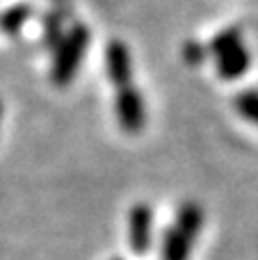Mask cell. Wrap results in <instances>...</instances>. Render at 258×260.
I'll use <instances>...</instances> for the list:
<instances>
[{"label":"cell","instance_id":"obj_14","mask_svg":"<svg viewBox=\"0 0 258 260\" xmlns=\"http://www.w3.org/2000/svg\"><path fill=\"white\" fill-rule=\"evenodd\" d=\"M0 117H3V103H0Z\"/></svg>","mask_w":258,"mask_h":260},{"label":"cell","instance_id":"obj_15","mask_svg":"<svg viewBox=\"0 0 258 260\" xmlns=\"http://www.w3.org/2000/svg\"><path fill=\"white\" fill-rule=\"evenodd\" d=\"M114 260H121V258H114Z\"/></svg>","mask_w":258,"mask_h":260},{"label":"cell","instance_id":"obj_4","mask_svg":"<svg viewBox=\"0 0 258 260\" xmlns=\"http://www.w3.org/2000/svg\"><path fill=\"white\" fill-rule=\"evenodd\" d=\"M105 69H108V78L117 89L131 85L133 78V64H131V53H128L123 41H112L105 50Z\"/></svg>","mask_w":258,"mask_h":260},{"label":"cell","instance_id":"obj_6","mask_svg":"<svg viewBox=\"0 0 258 260\" xmlns=\"http://www.w3.org/2000/svg\"><path fill=\"white\" fill-rule=\"evenodd\" d=\"M174 226L195 242V240L199 238V233H201V226H204V210H201L199 203H195V201L183 203V206L178 208V215H176Z\"/></svg>","mask_w":258,"mask_h":260},{"label":"cell","instance_id":"obj_10","mask_svg":"<svg viewBox=\"0 0 258 260\" xmlns=\"http://www.w3.org/2000/svg\"><path fill=\"white\" fill-rule=\"evenodd\" d=\"M240 44H242V32L238 30V27H227V30H222L210 41V53H213L215 57H219L222 53H227V50L236 48V46H240Z\"/></svg>","mask_w":258,"mask_h":260},{"label":"cell","instance_id":"obj_7","mask_svg":"<svg viewBox=\"0 0 258 260\" xmlns=\"http://www.w3.org/2000/svg\"><path fill=\"white\" fill-rule=\"evenodd\" d=\"M192 251V240L185 233L176 229V226H169L167 233L163 238V258L165 260H187Z\"/></svg>","mask_w":258,"mask_h":260},{"label":"cell","instance_id":"obj_13","mask_svg":"<svg viewBox=\"0 0 258 260\" xmlns=\"http://www.w3.org/2000/svg\"><path fill=\"white\" fill-rule=\"evenodd\" d=\"M55 7H69V0H53Z\"/></svg>","mask_w":258,"mask_h":260},{"label":"cell","instance_id":"obj_8","mask_svg":"<svg viewBox=\"0 0 258 260\" xmlns=\"http://www.w3.org/2000/svg\"><path fill=\"white\" fill-rule=\"evenodd\" d=\"M69 7H55L44 16V44L48 48H57L64 39V21H67Z\"/></svg>","mask_w":258,"mask_h":260},{"label":"cell","instance_id":"obj_5","mask_svg":"<svg viewBox=\"0 0 258 260\" xmlns=\"http://www.w3.org/2000/svg\"><path fill=\"white\" fill-rule=\"evenodd\" d=\"M251 64V55L249 50L245 48V44L236 46V48L227 50V53H222L217 57V71L222 78H227V80H233V78H240L242 73L249 69Z\"/></svg>","mask_w":258,"mask_h":260},{"label":"cell","instance_id":"obj_11","mask_svg":"<svg viewBox=\"0 0 258 260\" xmlns=\"http://www.w3.org/2000/svg\"><path fill=\"white\" fill-rule=\"evenodd\" d=\"M236 110L247 121L258 126V91H242L236 99Z\"/></svg>","mask_w":258,"mask_h":260},{"label":"cell","instance_id":"obj_1","mask_svg":"<svg viewBox=\"0 0 258 260\" xmlns=\"http://www.w3.org/2000/svg\"><path fill=\"white\" fill-rule=\"evenodd\" d=\"M89 46V30L87 25H73L71 30L64 35L62 44L55 48V62L50 69V80L57 87H67L71 85L73 76H76L78 67H80L82 55L87 53Z\"/></svg>","mask_w":258,"mask_h":260},{"label":"cell","instance_id":"obj_3","mask_svg":"<svg viewBox=\"0 0 258 260\" xmlns=\"http://www.w3.org/2000/svg\"><path fill=\"white\" fill-rule=\"evenodd\" d=\"M151 224H153V212L149 203H135L128 215V242L133 253L144 256L151 249Z\"/></svg>","mask_w":258,"mask_h":260},{"label":"cell","instance_id":"obj_12","mask_svg":"<svg viewBox=\"0 0 258 260\" xmlns=\"http://www.w3.org/2000/svg\"><path fill=\"white\" fill-rule=\"evenodd\" d=\"M183 57H185L187 64H201L206 57V50L199 41H187L185 48H183Z\"/></svg>","mask_w":258,"mask_h":260},{"label":"cell","instance_id":"obj_2","mask_svg":"<svg viewBox=\"0 0 258 260\" xmlns=\"http://www.w3.org/2000/svg\"><path fill=\"white\" fill-rule=\"evenodd\" d=\"M114 112H117V121L126 133H140L146 123V108H144V96L135 87H123L117 91L114 99Z\"/></svg>","mask_w":258,"mask_h":260},{"label":"cell","instance_id":"obj_9","mask_svg":"<svg viewBox=\"0 0 258 260\" xmlns=\"http://www.w3.org/2000/svg\"><path fill=\"white\" fill-rule=\"evenodd\" d=\"M30 16H32V5H27V3L14 5V7L5 9V12L0 14V30H3L5 35H16V32L25 25V21Z\"/></svg>","mask_w":258,"mask_h":260}]
</instances>
